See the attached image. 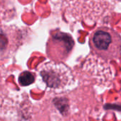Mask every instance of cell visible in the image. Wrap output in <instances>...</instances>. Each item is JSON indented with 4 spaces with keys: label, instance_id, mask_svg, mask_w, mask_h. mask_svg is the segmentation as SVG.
Returning <instances> with one entry per match:
<instances>
[{
    "label": "cell",
    "instance_id": "6",
    "mask_svg": "<svg viewBox=\"0 0 121 121\" xmlns=\"http://www.w3.org/2000/svg\"><path fill=\"white\" fill-rule=\"evenodd\" d=\"M105 109H111L121 111V105L118 104H107L104 106Z\"/></svg>",
    "mask_w": 121,
    "mask_h": 121
},
{
    "label": "cell",
    "instance_id": "3",
    "mask_svg": "<svg viewBox=\"0 0 121 121\" xmlns=\"http://www.w3.org/2000/svg\"><path fill=\"white\" fill-rule=\"evenodd\" d=\"M43 81L51 88H57L61 84V79L57 72L52 69H43L40 72Z\"/></svg>",
    "mask_w": 121,
    "mask_h": 121
},
{
    "label": "cell",
    "instance_id": "2",
    "mask_svg": "<svg viewBox=\"0 0 121 121\" xmlns=\"http://www.w3.org/2000/svg\"><path fill=\"white\" fill-rule=\"evenodd\" d=\"M74 47V41L68 33L56 30L50 34L47 43V52L51 57L64 60L67 57Z\"/></svg>",
    "mask_w": 121,
    "mask_h": 121
},
{
    "label": "cell",
    "instance_id": "1",
    "mask_svg": "<svg viewBox=\"0 0 121 121\" xmlns=\"http://www.w3.org/2000/svg\"><path fill=\"white\" fill-rule=\"evenodd\" d=\"M90 48L104 58H115L121 54V36L108 27H100L89 36Z\"/></svg>",
    "mask_w": 121,
    "mask_h": 121
},
{
    "label": "cell",
    "instance_id": "4",
    "mask_svg": "<svg viewBox=\"0 0 121 121\" xmlns=\"http://www.w3.org/2000/svg\"><path fill=\"white\" fill-rule=\"evenodd\" d=\"M53 104L61 114L66 116L69 109V101L66 98H55L53 100Z\"/></svg>",
    "mask_w": 121,
    "mask_h": 121
},
{
    "label": "cell",
    "instance_id": "5",
    "mask_svg": "<svg viewBox=\"0 0 121 121\" xmlns=\"http://www.w3.org/2000/svg\"><path fill=\"white\" fill-rule=\"evenodd\" d=\"M34 80H35L34 75L31 72L28 71L22 72L18 77V82L20 84L23 86H28L33 84L34 82Z\"/></svg>",
    "mask_w": 121,
    "mask_h": 121
}]
</instances>
